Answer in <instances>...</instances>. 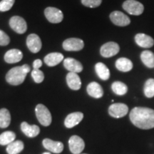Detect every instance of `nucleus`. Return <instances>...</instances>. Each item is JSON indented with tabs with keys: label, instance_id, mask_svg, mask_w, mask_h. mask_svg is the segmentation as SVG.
<instances>
[{
	"label": "nucleus",
	"instance_id": "nucleus-31",
	"mask_svg": "<svg viewBox=\"0 0 154 154\" xmlns=\"http://www.w3.org/2000/svg\"><path fill=\"white\" fill-rule=\"evenodd\" d=\"M15 0H2L0 2V11H7L11 9Z\"/></svg>",
	"mask_w": 154,
	"mask_h": 154
},
{
	"label": "nucleus",
	"instance_id": "nucleus-26",
	"mask_svg": "<svg viewBox=\"0 0 154 154\" xmlns=\"http://www.w3.org/2000/svg\"><path fill=\"white\" fill-rule=\"evenodd\" d=\"M11 123V115L7 109H0V128H5Z\"/></svg>",
	"mask_w": 154,
	"mask_h": 154
},
{
	"label": "nucleus",
	"instance_id": "nucleus-35",
	"mask_svg": "<svg viewBox=\"0 0 154 154\" xmlns=\"http://www.w3.org/2000/svg\"><path fill=\"white\" fill-rule=\"evenodd\" d=\"M42 154H51L49 153V152H45V153H42Z\"/></svg>",
	"mask_w": 154,
	"mask_h": 154
},
{
	"label": "nucleus",
	"instance_id": "nucleus-2",
	"mask_svg": "<svg viewBox=\"0 0 154 154\" xmlns=\"http://www.w3.org/2000/svg\"><path fill=\"white\" fill-rule=\"evenodd\" d=\"M30 71V66L27 64L14 67L7 72V75H6V81L11 85H20L24 82L26 74Z\"/></svg>",
	"mask_w": 154,
	"mask_h": 154
},
{
	"label": "nucleus",
	"instance_id": "nucleus-17",
	"mask_svg": "<svg viewBox=\"0 0 154 154\" xmlns=\"http://www.w3.org/2000/svg\"><path fill=\"white\" fill-rule=\"evenodd\" d=\"M23 54L20 50L12 49L7 51L5 55V61L8 63H15L22 59Z\"/></svg>",
	"mask_w": 154,
	"mask_h": 154
},
{
	"label": "nucleus",
	"instance_id": "nucleus-21",
	"mask_svg": "<svg viewBox=\"0 0 154 154\" xmlns=\"http://www.w3.org/2000/svg\"><path fill=\"white\" fill-rule=\"evenodd\" d=\"M63 60V56L62 54L54 52L50 53L44 57V63L49 66H54L61 63Z\"/></svg>",
	"mask_w": 154,
	"mask_h": 154
},
{
	"label": "nucleus",
	"instance_id": "nucleus-20",
	"mask_svg": "<svg viewBox=\"0 0 154 154\" xmlns=\"http://www.w3.org/2000/svg\"><path fill=\"white\" fill-rule=\"evenodd\" d=\"M22 131L29 138H34L39 134L40 128L36 125H29L26 122H22L21 124Z\"/></svg>",
	"mask_w": 154,
	"mask_h": 154
},
{
	"label": "nucleus",
	"instance_id": "nucleus-36",
	"mask_svg": "<svg viewBox=\"0 0 154 154\" xmlns=\"http://www.w3.org/2000/svg\"><path fill=\"white\" fill-rule=\"evenodd\" d=\"M84 154H86V153H84Z\"/></svg>",
	"mask_w": 154,
	"mask_h": 154
},
{
	"label": "nucleus",
	"instance_id": "nucleus-6",
	"mask_svg": "<svg viewBox=\"0 0 154 154\" xmlns=\"http://www.w3.org/2000/svg\"><path fill=\"white\" fill-rule=\"evenodd\" d=\"M46 18L49 22L53 24H58L62 22L63 15L60 9L55 7H47L44 11Z\"/></svg>",
	"mask_w": 154,
	"mask_h": 154
},
{
	"label": "nucleus",
	"instance_id": "nucleus-33",
	"mask_svg": "<svg viewBox=\"0 0 154 154\" xmlns=\"http://www.w3.org/2000/svg\"><path fill=\"white\" fill-rule=\"evenodd\" d=\"M10 42V38L5 32L0 30V46H7Z\"/></svg>",
	"mask_w": 154,
	"mask_h": 154
},
{
	"label": "nucleus",
	"instance_id": "nucleus-10",
	"mask_svg": "<svg viewBox=\"0 0 154 154\" xmlns=\"http://www.w3.org/2000/svg\"><path fill=\"white\" fill-rule=\"evenodd\" d=\"M63 49L69 51H77L82 50L84 47L83 40L78 38H69L63 42Z\"/></svg>",
	"mask_w": 154,
	"mask_h": 154
},
{
	"label": "nucleus",
	"instance_id": "nucleus-7",
	"mask_svg": "<svg viewBox=\"0 0 154 154\" xmlns=\"http://www.w3.org/2000/svg\"><path fill=\"white\" fill-rule=\"evenodd\" d=\"M120 51V47L117 43L113 42H107L103 44L100 49V53L103 57L109 58L116 55Z\"/></svg>",
	"mask_w": 154,
	"mask_h": 154
},
{
	"label": "nucleus",
	"instance_id": "nucleus-8",
	"mask_svg": "<svg viewBox=\"0 0 154 154\" xmlns=\"http://www.w3.org/2000/svg\"><path fill=\"white\" fill-rule=\"evenodd\" d=\"M9 26L18 34H24L27 29V24L22 17L19 16L12 17L9 20Z\"/></svg>",
	"mask_w": 154,
	"mask_h": 154
},
{
	"label": "nucleus",
	"instance_id": "nucleus-5",
	"mask_svg": "<svg viewBox=\"0 0 154 154\" xmlns=\"http://www.w3.org/2000/svg\"><path fill=\"white\" fill-rule=\"evenodd\" d=\"M128 112V107L127 105L121 103H113L109 108V113L111 116L116 119L122 118Z\"/></svg>",
	"mask_w": 154,
	"mask_h": 154
},
{
	"label": "nucleus",
	"instance_id": "nucleus-19",
	"mask_svg": "<svg viewBox=\"0 0 154 154\" xmlns=\"http://www.w3.org/2000/svg\"><path fill=\"white\" fill-rule=\"evenodd\" d=\"M86 91L88 95L95 99H100L103 95V90L97 82H91L87 86Z\"/></svg>",
	"mask_w": 154,
	"mask_h": 154
},
{
	"label": "nucleus",
	"instance_id": "nucleus-16",
	"mask_svg": "<svg viewBox=\"0 0 154 154\" xmlns=\"http://www.w3.org/2000/svg\"><path fill=\"white\" fill-rule=\"evenodd\" d=\"M84 118V114L82 112H74L69 114L65 119L64 125L66 128H72L78 125Z\"/></svg>",
	"mask_w": 154,
	"mask_h": 154
},
{
	"label": "nucleus",
	"instance_id": "nucleus-18",
	"mask_svg": "<svg viewBox=\"0 0 154 154\" xmlns=\"http://www.w3.org/2000/svg\"><path fill=\"white\" fill-rule=\"evenodd\" d=\"M66 82L69 87L72 90H79L82 86V81L76 73L69 72L66 76Z\"/></svg>",
	"mask_w": 154,
	"mask_h": 154
},
{
	"label": "nucleus",
	"instance_id": "nucleus-15",
	"mask_svg": "<svg viewBox=\"0 0 154 154\" xmlns=\"http://www.w3.org/2000/svg\"><path fill=\"white\" fill-rule=\"evenodd\" d=\"M63 66L70 72L80 73L83 70V66L79 61L73 59V58H66L63 60Z\"/></svg>",
	"mask_w": 154,
	"mask_h": 154
},
{
	"label": "nucleus",
	"instance_id": "nucleus-1",
	"mask_svg": "<svg viewBox=\"0 0 154 154\" xmlns=\"http://www.w3.org/2000/svg\"><path fill=\"white\" fill-rule=\"evenodd\" d=\"M129 118L132 124L140 129L154 128V110L146 107H135L131 111Z\"/></svg>",
	"mask_w": 154,
	"mask_h": 154
},
{
	"label": "nucleus",
	"instance_id": "nucleus-12",
	"mask_svg": "<svg viewBox=\"0 0 154 154\" xmlns=\"http://www.w3.org/2000/svg\"><path fill=\"white\" fill-rule=\"evenodd\" d=\"M42 41L39 36L35 34H31L26 38V46L32 53H38L42 49Z\"/></svg>",
	"mask_w": 154,
	"mask_h": 154
},
{
	"label": "nucleus",
	"instance_id": "nucleus-28",
	"mask_svg": "<svg viewBox=\"0 0 154 154\" xmlns=\"http://www.w3.org/2000/svg\"><path fill=\"white\" fill-rule=\"evenodd\" d=\"M111 89L113 93L118 96L125 95L128 91V87L124 83L121 82H115L111 85Z\"/></svg>",
	"mask_w": 154,
	"mask_h": 154
},
{
	"label": "nucleus",
	"instance_id": "nucleus-25",
	"mask_svg": "<svg viewBox=\"0 0 154 154\" xmlns=\"http://www.w3.org/2000/svg\"><path fill=\"white\" fill-rule=\"evenodd\" d=\"M24 143L21 140H14L9 143L7 147V152L8 154H19L24 149Z\"/></svg>",
	"mask_w": 154,
	"mask_h": 154
},
{
	"label": "nucleus",
	"instance_id": "nucleus-32",
	"mask_svg": "<svg viewBox=\"0 0 154 154\" xmlns=\"http://www.w3.org/2000/svg\"><path fill=\"white\" fill-rule=\"evenodd\" d=\"M101 2L102 0H82V5L89 8H96L99 7Z\"/></svg>",
	"mask_w": 154,
	"mask_h": 154
},
{
	"label": "nucleus",
	"instance_id": "nucleus-11",
	"mask_svg": "<svg viewBox=\"0 0 154 154\" xmlns=\"http://www.w3.org/2000/svg\"><path fill=\"white\" fill-rule=\"evenodd\" d=\"M110 19L113 24L119 26H126L130 24L131 19L127 15L120 11H114L111 13Z\"/></svg>",
	"mask_w": 154,
	"mask_h": 154
},
{
	"label": "nucleus",
	"instance_id": "nucleus-13",
	"mask_svg": "<svg viewBox=\"0 0 154 154\" xmlns=\"http://www.w3.org/2000/svg\"><path fill=\"white\" fill-rule=\"evenodd\" d=\"M135 42L138 46L144 49H149L154 45V39L147 34L139 33L135 36Z\"/></svg>",
	"mask_w": 154,
	"mask_h": 154
},
{
	"label": "nucleus",
	"instance_id": "nucleus-34",
	"mask_svg": "<svg viewBox=\"0 0 154 154\" xmlns=\"http://www.w3.org/2000/svg\"><path fill=\"white\" fill-rule=\"evenodd\" d=\"M42 66V61L40 59H36L33 63L34 69H39L40 67Z\"/></svg>",
	"mask_w": 154,
	"mask_h": 154
},
{
	"label": "nucleus",
	"instance_id": "nucleus-9",
	"mask_svg": "<svg viewBox=\"0 0 154 154\" xmlns=\"http://www.w3.org/2000/svg\"><path fill=\"white\" fill-rule=\"evenodd\" d=\"M69 146L70 151L73 154H79L84 151L85 143L79 136H72L69 140Z\"/></svg>",
	"mask_w": 154,
	"mask_h": 154
},
{
	"label": "nucleus",
	"instance_id": "nucleus-24",
	"mask_svg": "<svg viewBox=\"0 0 154 154\" xmlns=\"http://www.w3.org/2000/svg\"><path fill=\"white\" fill-rule=\"evenodd\" d=\"M140 59L146 67L154 68V53L149 50H145L140 54Z\"/></svg>",
	"mask_w": 154,
	"mask_h": 154
},
{
	"label": "nucleus",
	"instance_id": "nucleus-27",
	"mask_svg": "<svg viewBox=\"0 0 154 154\" xmlns=\"http://www.w3.org/2000/svg\"><path fill=\"white\" fill-rule=\"evenodd\" d=\"M16 138V134L13 131H5L0 135V145L8 146L11 142L14 141Z\"/></svg>",
	"mask_w": 154,
	"mask_h": 154
},
{
	"label": "nucleus",
	"instance_id": "nucleus-4",
	"mask_svg": "<svg viewBox=\"0 0 154 154\" xmlns=\"http://www.w3.org/2000/svg\"><path fill=\"white\" fill-rule=\"evenodd\" d=\"M122 7L126 12L134 16H139L144 11L143 4L136 0H126L123 3Z\"/></svg>",
	"mask_w": 154,
	"mask_h": 154
},
{
	"label": "nucleus",
	"instance_id": "nucleus-29",
	"mask_svg": "<svg viewBox=\"0 0 154 154\" xmlns=\"http://www.w3.org/2000/svg\"><path fill=\"white\" fill-rule=\"evenodd\" d=\"M143 92L147 98H153L154 96V79H149L145 82Z\"/></svg>",
	"mask_w": 154,
	"mask_h": 154
},
{
	"label": "nucleus",
	"instance_id": "nucleus-22",
	"mask_svg": "<svg viewBox=\"0 0 154 154\" xmlns=\"http://www.w3.org/2000/svg\"><path fill=\"white\" fill-rule=\"evenodd\" d=\"M116 67L120 72H128L133 69V63L127 58H120L116 61Z\"/></svg>",
	"mask_w": 154,
	"mask_h": 154
},
{
	"label": "nucleus",
	"instance_id": "nucleus-14",
	"mask_svg": "<svg viewBox=\"0 0 154 154\" xmlns=\"http://www.w3.org/2000/svg\"><path fill=\"white\" fill-rule=\"evenodd\" d=\"M42 144L46 149L54 153H60L63 150V144L61 142L54 141L49 138L44 139Z\"/></svg>",
	"mask_w": 154,
	"mask_h": 154
},
{
	"label": "nucleus",
	"instance_id": "nucleus-30",
	"mask_svg": "<svg viewBox=\"0 0 154 154\" xmlns=\"http://www.w3.org/2000/svg\"><path fill=\"white\" fill-rule=\"evenodd\" d=\"M31 75H32L34 82L37 83V84L42 83L44 79V73L39 69H33L32 73H31Z\"/></svg>",
	"mask_w": 154,
	"mask_h": 154
},
{
	"label": "nucleus",
	"instance_id": "nucleus-3",
	"mask_svg": "<svg viewBox=\"0 0 154 154\" xmlns=\"http://www.w3.org/2000/svg\"><path fill=\"white\" fill-rule=\"evenodd\" d=\"M35 113L36 118L42 126H49L51 124V115L49 109L43 104H38L36 106Z\"/></svg>",
	"mask_w": 154,
	"mask_h": 154
},
{
	"label": "nucleus",
	"instance_id": "nucleus-23",
	"mask_svg": "<svg viewBox=\"0 0 154 154\" xmlns=\"http://www.w3.org/2000/svg\"><path fill=\"white\" fill-rule=\"evenodd\" d=\"M95 70L96 74L101 80L106 81L110 77V71L104 63L99 62L96 64Z\"/></svg>",
	"mask_w": 154,
	"mask_h": 154
}]
</instances>
